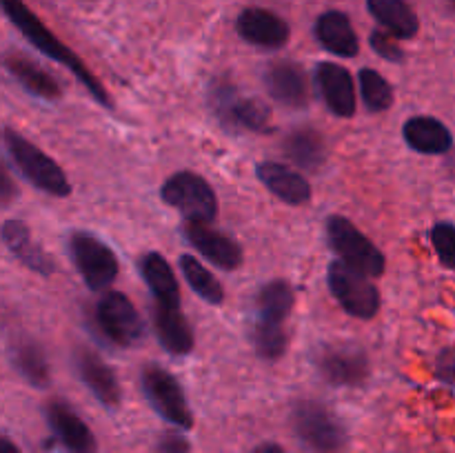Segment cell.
Instances as JSON below:
<instances>
[{
    "label": "cell",
    "mask_w": 455,
    "mask_h": 453,
    "mask_svg": "<svg viewBox=\"0 0 455 453\" xmlns=\"http://www.w3.org/2000/svg\"><path fill=\"white\" fill-rule=\"evenodd\" d=\"M0 4H3L4 16L12 20V25L16 27V29L20 31L40 53H44V56L52 58L53 62H60L62 67H67V69L83 83V87L92 93L93 100H96L98 105L105 107V109H114L111 96L107 93V89L102 87L100 80L89 71V67L84 65L62 40H58L56 36H53V31H49L47 27L43 25V20H40L22 0H0Z\"/></svg>",
    "instance_id": "cell-1"
},
{
    "label": "cell",
    "mask_w": 455,
    "mask_h": 453,
    "mask_svg": "<svg viewBox=\"0 0 455 453\" xmlns=\"http://www.w3.org/2000/svg\"><path fill=\"white\" fill-rule=\"evenodd\" d=\"M3 145L7 158L12 160L13 167L20 171V176L29 185L44 191V194L56 195V198H67L71 194V182L60 169V164L53 158H49L34 142L27 140L22 133H18L12 127H4Z\"/></svg>",
    "instance_id": "cell-2"
},
{
    "label": "cell",
    "mask_w": 455,
    "mask_h": 453,
    "mask_svg": "<svg viewBox=\"0 0 455 453\" xmlns=\"http://www.w3.org/2000/svg\"><path fill=\"white\" fill-rule=\"evenodd\" d=\"M291 426L298 442L311 453H340L347 447L342 420L318 400H300L293 404Z\"/></svg>",
    "instance_id": "cell-3"
},
{
    "label": "cell",
    "mask_w": 455,
    "mask_h": 453,
    "mask_svg": "<svg viewBox=\"0 0 455 453\" xmlns=\"http://www.w3.org/2000/svg\"><path fill=\"white\" fill-rule=\"evenodd\" d=\"M140 389L149 407L164 422L176 426L178 431H189L194 426V413L187 402L185 389L172 371L156 362L145 364L140 371Z\"/></svg>",
    "instance_id": "cell-4"
},
{
    "label": "cell",
    "mask_w": 455,
    "mask_h": 453,
    "mask_svg": "<svg viewBox=\"0 0 455 453\" xmlns=\"http://www.w3.org/2000/svg\"><path fill=\"white\" fill-rule=\"evenodd\" d=\"M327 242L338 260L347 262L354 269L363 271L369 278H380L387 269V258L349 218L329 216L324 225Z\"/></svg>",
    "instance_id": "cell-5"
},
{
    "label": "cell",
    "mask_w": 455,
    "mask_h": 453,
    "mask_svg": "<svg viewBox=\"0 0 455 453\" xmlns=\"http://www.w3.org/2000/svg\"><path fill=\"white\" fill-rule=\"evenodd\" d=\"M209 102L227 131L262 133L271 127V109L260 98L240 96L229 80H216L209 91Z\"/></svg>",
    "instance_id": "cell-6"
},
{
    "label": "cell",
    "mask_w": 455,
    "mask_h": 453,
    "mask_svg": "<svg viewBox=\"0 0 455 453\" xmlns=\"http://www.w3.org/2000/svg\"><path fill=\"white\" fill-rule=\"evenodd\" d=\"M164 204L182 213L187 222L212 225L218 216V198L213 187L200 173L176 171L160 187Z\"/></svg>",
    "instance_id": "cell-7"
},
{
    "label": "cell",
    "mask_w": 455,
    "mask_h": 453,
    "mask_svg": "<svg viewBox=\"0 0 455 453\" xmlns=\"http://www.w3.org/2000/svg\"><path fill=\"white\" fill-rule=\"evenodd\" d=\"M67 251L92 291H105L118 278V258L114 249L89 231H71L67 238Z\"/></svg>",
    "instance_id": "cell-8"
},
{
    "label": "cell",
    "mask_w": 455,
    "mask_h": 453,
    "mask_svg": "<svg viewBox=\"0 0 455 453\" xmlns=\"http://www.w3.org/2000/svg\"><path fill=\"white\" fill-rule=\"evenodd\" d=\"M327 284L338 305L358 320H373L380 311V291L367 274L342 260H333L327 269Z\"/></svg>",
    "instance_id": "cell-9"
},
{
    "label": "cell",
    "mask_w": 455,
    "mask_h": 453,
    "mask_svg": "<svg viewBox=\"0 0 455 453\" xmlns=\"http://www.w3.org/2000/svg\"><path fill=\"white\" fill-rule=\"evenodd\" d=\"M96 327L116 346H136L145 338V322L133 302L120 291H107L96 305Z\"/></svg>",
    "instance_id": "cell-10"
},
{
    "label": "cell",
    "mask_w": 455,
    "mask_h": 453,
    "mask_svg": "<svg viewBox=\"0 0 455 453\" xmlns=\"http://www.w3.org/2000/svg\"><path fill=\"white\" fill-rule=\"evenodd\" d=\"M315 369L333 386H363L371 373L367 351L354 342H331L315 354Z\"/></svg>",
    "instance_id": "cell-11"
},
{
    "label": "cell",
    "mask_w": 455,
    "mask_h": 453,
    "mask_svg": "<svg viewBox=\"0 0 455 453\" xmlns=\"http://www.w3.org/2000/svg\"><path fill=\"white\" fill-rule=\"evenodd\" d=\"M182 235L187 242L196 249L203 258H207L212 265L220 266L225 271H234L243 265L244 253L240 244L231 235L213 229L204 222H182Z\"/></svg>",
    "instance_id": "cell-12"
},
{
    "label": "cell",
    "mask_w": 455,
    "mask_h": 453,
    "mask_svg": "<svg viewBox=\"0 0 455 453\" xmlns=\"http://www.w3.org/2000/svg\"><path fill=\"white\" fill-rule=\"evenodd\" d=\"M235 31L247 44L258 49H269V52L283 49L291 36V29H289L284 18H280L271 9L262 7L243 9L240 16L235 18Z\"/></svg>",
    "instance_id": "cell-13"
},
{
    "label": "cell",
    "mask_w": 455,
    "mask_h": 453,
    "mask_svg": "<svg viewBox=\"0 0 455 453\" xmlns=\"http://www.w3.org/2000/svg\"><path fill=\"white\" fill-rule=\"evenodd\" d=\"M265 87L269 96L289 109H305L311 100L309 76L293 60H275L265 71Z\"/></svg>",
    "instance_id": "cell-14"
},
{
    "label": "cell",
    "mask_w": 455,
    "mask_h": 453,
    "mask_svg": "<svg viewBox=\"0 0 455 453\" xmlns=\"http://www.w3.org/2000/svg\"><path fill=\"white\" fill-rule=\"evenodd\" d=\"M315 84L324 105L338 118L355 115V80L347 67L323 60L315 65Z\"/></svg>",
    "instance_id": "cell-15"
},
{
    "label": "cell",
    "mask_w": 455,
    "mask_h": 453,
    "mask_svg": "<svg viewBox=\"0 0 455 453\" xmlns=\"http://www.w3.org/2000/svg\"><path fill=\"white\" fill-rule=\"evenodd\" d=\"M44 416L53 438L67 449V453H98L93 431L65 400H52L44 409Z\"/></svg>",
    "instance_id": "cell-16"
},
{
    "label": "cell",
    "mask_w": 455,
    "mask_h": 453,
    "mask_svg": "<svg viewBox=\"0 0 455 453\" xmlns=\"http://www.w3.org/2000/svg\"><path fill=\"white\" fill-rule=\"evenodd\" d=\"M74 369L83 385L92 391L93 398L105 409H118L123 393H120V382L116 378L114 369L105 362L98 354L84 349H76L74 354Z\"/></svg>",
    "instance_id": "cell-17"
},
{
    "label": "cell",
    "mask_w": 455,
    "mask_h": 453,
    "mask_svg": "<svg viewBox=\"0 0 455 453\" xmlns=\"http://www.w3.org/2000/svg\"><path fill=\"white\" fill-rule=\"evenodd\" d=\"M256 176L284 204L302 207V204H307L311 200L309 180L300 171L287 167V164L265 160V163H260L256 167Z\"/></svg>",
    "instance_id": "cell-18"
},
{
    "label": "cell",
    "mask_w": 455,
    "mask_h": 453,
    "mask_svg": "<svg viewBox=\"0 0 455 453\" xmlns=\"http://www.w3.org/2000/svg\"><path fill=\"white\" fill-rule=\"evenodd\" d=\"M151 322L163 349L172 355H189L194 351V329L180 306H151Z\"/></svg>",
    "instance_id": "cell-19"
},
{
    "label": "cell",
    "mask_w": 455,
    "mask_h": 453,
    "mask_svg": "<svg viewBox=\"0 0 455 453\" xmlns=\"http://www.w3.org/2000/svg\"><path fill=\"white\" fill-rule=\"evenodd\" d=\"M314 36L329 53H336L338 58H355L360 52V40L351 25L349 16L338 9L320 13L314 25Z\"/></svg>",
    "instance_id": "cell-20"
},
{
    "label": "cell",
    "mask_w": 455,
    "mask_h": 453,
    "mask_svg": "<svg viewBox=\"0 0 455 453\" xmlns=\"http://www.w3.org/2000/svg\"><path fill=\"white\" fill-rule=\"evenodd\" d=\"M403 138L409 149L425 155H444L453 147V133L434 115H413L404 123Z\"/></svg>",
    "instance_id": "cell-21"
},
{
    "label": "cell",
    "mask_w": 455,
    "mask_h": 453,
    "mask_svg": "<svg viewBox=\"0 0 455 453\" xmlns=\"http://www.w3.org/2000/svg\"><path fill=\"white\" fill-rule=\"evenodd\" d=\"M4 69H7L9 74L16 78V83L34 98L53 102L62 96L60 83H58L47 69L36 65L31 58H27L25 53H18V52L4 53Z\"/></svg>",
    "instance_id": "cell-22"
},
{
    "label": "cell",
    "mask_w": 455,
    "mask_h": 453,
    "mask_svg": "<svg viewBox=\"0 0 455 453\" xmlns=\"http://www.w3.org/2000/svg\"><path fill=\"white\" fill-rule=\"evenodd\" d=\"M3 242L27 269L36 271V274L49 275L56 271V265H53V258L44 251L40 244H36L31 240L29 226L22 220H4L3 222Z\"/></svg>",
    "instance_id": "cell-23"
},
{
    "label": "cell",
    "mask_w": 455,
    "mask_h": 453,
    "mask_svg": "<svg viewBox=\"0 0 455 453\" xmlns=\"http://www.w3.org/2000/svg\"><path fill=\"white\" fill-rule=\"evenodd\" d=\"M138 271L145 280L147 289L154 296L156 305L180 306V287L167 258L158 251H147L138 260Z\"/></svg>",
    "instance_id": "cell-24"
},
{
    "label": "cell",
    "mask_w": 455,
    "mask_h": 453,
    "mask_svg": "<svg viewBox=\"0 0 455 453\" xmlns=\"http://www.w3.org/2000/svg\"><path fill=\"white\" fill-rule=\"evenodd\" d=\"M296 302V293L287 280H271V282L262 284L260 291L256 293V302H253V315L251 322L274 324V327H284L289 320Z\"/></svg>",
    "instance_id": "cell-25"
},
{
    "label": "cell",
    "mask_w": 455,
    "mask_h": 453,
    "mask_svg": "<svg viewBox=\"0 0 455 453\" xmlns=\"http://www.w3.org/2000/svg\"><path fill=\"white\" fill-rule=\"evenodd\" d=\"M9 360L27 385H31L34 389H47L52 382V373H49L47 355L38 342L31 338H16L9 346Z\"/></svg>",
    "instance_id": "cell-26"
},
{
    "label": "cell",
    "mask_w": 455,
    "mask_h": 453,
    "mask_svg": "<svg viewBox=\"0 0 455 453\" xmlns=\"http://www.w3.org/2000/svg\"><path fill=\"white\" fill-rule=\"evenodd\" d=\"M283 149L287 158L302 171H318L327 160V142L323 133L311 127H298L284 138Z\"/></svg>",
    "instance_id": "cell-27"
},
{
    "label": "cell",
    "mask_w": 455,
    "mask_h": 453,
    "mask_svg": "<svg viewBox=\"0 0 455 453\" xmlns=\"http://www.w3.org/2000/svg\"><path fill=\"white\" fill-rule=\"evenodd\" d=\"M367 9L373 20L395 38L409 40L420 29V20L407 0H367Z\"/></svg>",
    "instance_id": "cell-28"
},
{
    "label": "cell",
    "mask_w": 455,
    "mask_h": 453,
    "mask_svg": "<svg viewBox=\"0 0 455 453\" xmlns=\"http://www.w3.org/2000/svg\"><path fill=\"white\" fill-rule=\"evenodd\" d=\"M178 266H180L182 275H185L191 291L198 293L207 305H222V302H225V289H222L220 280H218L198 258L185 253V256H180V260H178Z\"/></svg>",
    "instance_id": "cell-29"
},
{
    "label": "cell",
    "mask_w": 455,
    "mask_h": 453,
    "mask_svg": "<svg viewBox=\"0 0 455 453\" xmlns=\"http://www.w3.org/2000/svg\"><path fill=\"white\" fill-rule=\"evenodd\" d=\"M358 87L364 107L373 111V114H382V111H387L394 105V87H391L385 76L378 74L371 67H363L358 71Z\"/></svg>",
    "instance_id": "cell-30"
},
{
    "label": "cell",
    "mask_w": 455,
    "mask_h": 453,
    "mask_svg": "<svg viewBox=\"0 0 455 453\" xmlns=\"http://www.w3.org/2000/svg\"><path fill=\"white\" fill-rule=\"evenodd\" d=\"M249 340H251L253 349L260 355L262 360H274L283 358L287 354L289 336L284 327H274V324H262L251 322L249 324Z\"/></svg>",
    "instance_id": "cell-31"
},
{
    "label": "cell",
    "mask_w": 455,
    "mask_h": 453,
    "mask_svg": "<svg viewBox=\"0 0 455 453\" xmlns=\"http://www.w3.org/2000/svg\"><path fill=\"white\" fill-rule=\"evenodd\" d=\"M431 244L438 253L440 262L455 271V225L453 222H435L431 226Z\"/></svg>",
    "instance_id": "cell-32"
},
{
    "label": "cell",
    "mask_w": 455,
    "mask_h": 453,
    "mask_svg": "<svg viewBox=\"0 0 455 453\" xmlns=\"http://www.w3.org/2000/svg\"><path fill=\"white\" fill-rule=\"evenodd\" d=\"M369 44L373 52L387 62H404V49L398 44V38L385 29H376L369 36Z\"/></svg>",
    "instance_id": "cell-33"
},
{
    "label": "cell",
    "mask_w": 455,
    "mask_h": 453,
    "mask_svg": "<svg viewBox=\"0 0 455 453\" xmlns=\"http://www.w3.org/2000/svg\"><path fill=\"white\" fill-rule=\"evenodd\" d=\"M435 376L444 385L455 386V345L440 351L438 360H435Z\"/></svg>",
    "instance_id": "cell-34"
},
{
    "label": "cell",
    "mask_w": 455,
    "mask_h": 453,
    "mask_svg": "<svg viewBox=\"0 0 455 453\" xmlns=\"http://www.w3.org/2000/svg\"><path fill=\"white\" fill-rule=\"evenodd\" d=\"M156 453H191V444L180 431H167V433H163V438L158 440Z\"/></svg>",
    "instance_id": "cell-35"
},
{
    "label": "cell",
    "mask_w": 455,
    "mask_h": 453,
    "mask_svg": "<svg viewBox=\"0 0 455 453\" xmlns=\"http://www.w3.org/2000/svg\"><path fill=\"white\" fill-rule=\"evenodd\" d=\"M249 453H287V449L278 442H260L258 447H253Z\"/></svg>",
    "instance_id": "cell-36"
},
{
    "label": "cell",
    "mask_w": 455,
    "mask_h": 453,
    "mask_svg": "<svg viewBox=\"0 0 455 453\" xmlns=\"http://www.w3.org/2000/svg\"><path fill=\"white\" fill-rule=\"evenodd\" d=\"M3 203L7 204L9 198L13 195V187H12V180H9V173H3Z\"/></svg>",
    "instance_id": "cell-37"
},
{
    "label": "cell",
    "mask_w": 455,
    "mask_h": 453,
    "mask_svg": "<svg viewBox=\"0 0 455 453\" xmlns=\"http://www.w3.org/2000/svg\"><path fill=\"white\" fill-rule=\"evenodd\" d=\"M0 453H22V451L12 442V440L3 438L0 440Z\"/></svg>",
    "instance_id": "cell-38"
},
{
    "label": "cell",
    "mask_w": 455,
    "mask_h": 453,
    "mask_svg": "<svg viewBox=\"0 0 455 453\" xmlns=\"http://www.w3.org/2000/svg\"><path fill=\"white\" fill-rule=\"evenodd\" d=\"M449 4H451V7H455V0H449Z\"/></svg>",
    "instance_id": "cell-39"
}]
</instances>
